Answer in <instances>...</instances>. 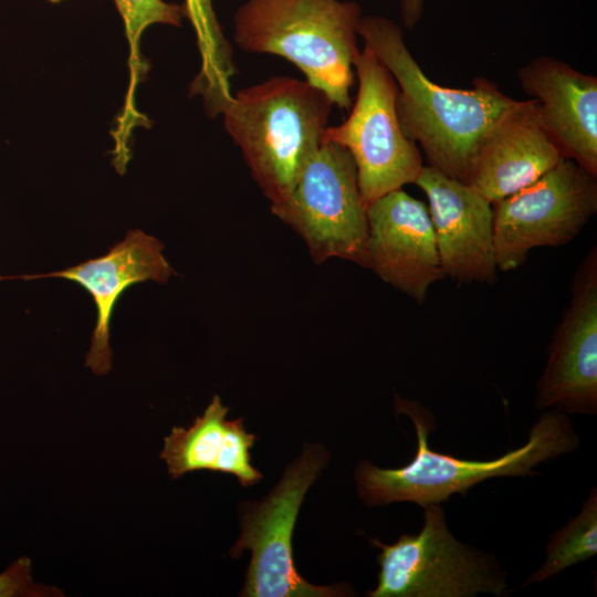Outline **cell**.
Wrapping results in <instances>:
<instances>
[{
    "instance_id": "cell-1",
    "label": "cell",
    "mask_w": 597,
    "mask_h": 597,
    "mask_svg": "<svg viewBox=\"0 0 597 597\" xmlns=\"http://www.w3.org/2000/svg\"><path fill=\"white\" fill-rule=\"evenodd\" d=\"M358 35L395 78L396 112L405 135L425 153L428 166L468 182L486 134L522 101L478 77L469 88L431 81L410 53L400 27L381 15H363Z\"/></svg>"
},
{
    "instance_id": "cell-2",
    "label": "cell",
    "mask_w": 597,
    "mask_h": 597,
    "mask_svg": "<svg viewBox=\"0 0 597 597\" xmlns=\"http://www.w3.org/2000/svg\"><path fill=\"white\" fill-rule=\"evenodd\" d=\"M396 407L416 428L418 449L405 467L383 469L362 460L355 469L359 498L368 506L413 502L422 507L465 494L475 484L498 476L535 474L533 468L575 451L579 439L566 413L545 411L532 427L525 444L492 460H464L439 453L428 446L432 421L419 404L396 397Z\"/></svg>"
},
{
    "instance_id": "cell-3",
    "label": "cell",
    "mask_w": 597,
    "mask_h": 597,
    "mask_svg": "<svg viewBox=\"0 0 597 597\" xmlns=\"http://www.w3.org/2000/svg\"><path fill=\"white\" fill-rule=\"evenodd\" d=\"M362 18L352 0H244L234 12L233 40L244 52L287 60L333 105L349 109Z\"/></svg>"
},
{
    "instance_id": "cell-4",
    "label": "cell",
    "mask_w": 597,
    "mask_h": 597,
    "mask_svg": "<svg viewBox=\"0 0 597 597\" xmlns=\"http://www.w3.org/2000/svg\"><path fill=\"white\" fill-rule=\"evenodd\" d=\"M333 103L307 81L272 76L233 93L221 115L271 205L292 191L323 143Z\"/></svg>"
},
{
    "instance_id": "cell-5",
    "label": "cell",
    "mask_w": 597,
    "mask_h": 597,
    "mask_svg": "<svg viewBox=\"0 0 597 597\" xmlns=\"http://www.w3.org/2000/svg\"><path fill=\"white\" fill-rule=\"evenodd\" d=\"M327 461V451L321 444H306L264 499L239 505L241 532L230 554L239 558L244 549L251 551L240 596L333 597L353 594L345 585L316 586L306 582L293 562L292 534L298 510Z\"/></svg>"
},
{
    "instance_id": "cell-6",
    "label": "cell",
    "mask_w": 597,
    "mask_h": 597,
    "mask_svg": "<svg viewBox=\"0 0 597 597\" xmlns=\"http://www.w3.org/2000/svg\"><path fill=\"white\" fill-rule=\"evenodd\" d=\"M358 90L348 117L327 126L323 140L346 148L368 207L384 195L415 184L425 164L416 143L401 129L396 112L398 86L366 45L354 62Z\"/></svg>"
},
{
    "instance_id": "cell-7",
    "label": "cell",
    "mask_w": 597,
    "mask_h": 597,
    "mask_svg": "<svg viewBox=\"0 0 597 597\" xmlns=\"http://www.w3.org/2000/svg\"><path fill=\"white\" fill-rule=\"evenodd\" d=\"M423 526L402 534L378 555V584L369 597L504 596L506 575L488 554L459 542L449 531L440 503L423 506Z\"/></svg>"
},
{
    "instance_id": "cell-8",
    "label": "cell",
    "mask_w": 597,
    "mask_h": 597,
    "mask_svg": "<svg viewBox=\"0 0 597 597\" xmlns=\"http://www.w3.org/2000/svg\"><path fill=\"white\" fill-rule=\"evenodd\" d=\"M271 211L304 240L316 264L338 258L366 268L367 206L346 148L323 140L292 191Z\"/></svg>"
},
{
    "instance_id": "cell-9",
    "label": "cell",
    "mask_w": 597,
    "mask_h": 597,
    "mask_svg": "<svg viewBox=\"0 0 597 597\" xmlns=\"http://www.w3.org/2000/svg\"><path fill=\"white\" fill-rule=\"evenodd\" d=\"M492 209L496 266L515 270L531 250L564 245L578 235L597 211V176L564 158Z\"/></svg>"
},
{
    "instance_id": "cell-10",
    "label": "cell",
    "mask_w": 597,
    "mask_h": 597,
    "mask_svg": "<svg viewBox=\"0 0 597 597\" xmlns=\"http://www.w3.org/2000/svg\"><path fill=\"white\" fill-rule=\"evenodd\" d=\"M536 408L564 413L597 411V248L576 271L572 300L549 346Z\"/></svg>"
},
{
    "instance_id": "cell-11",
    "label": "cell",
    "mask_w": 597,
    "mask_h": 597,
    "mask_svg": "<svg viewBox=\"0 0 597 597\" xmlns=\"http://www.w3.org/2000/svg\"><path fill=\"white\" fill-rule=\"evenodd\" d=\"M366 268L425 303L429 287L444 277L428 207L397 189L367 207Z\"/></svg>"
},
{
    "instance_id": "cell-12",
    "label": "cell",
    "mask_w": 597,
    "mask_h": 597,
    "mask_svg": "<svg viewBox=\"0 0 597 597\" xmlns=\"http://www.w3.org/2000/svg\"><path fill=\"white\" fill-rule=\"evenodd\" d=\"M415 185L427 196L444 276L493 283L496 261L492 203L472 185L425 165Z\"/></svg>"
},
{
    "instance_id": "cell-13",
    "label": "cell",
    "mask_w": 597,
    "mask_h": 597,
    "mask_svg": "<svg viewBox=\"0 0 597 597\" xmlns=\"http://www.w3.org/2000/svg\"><path fill=\"white\" fill-rule=\"evenodd\" d=\"M163 250L164 244L158 239L139 229H132L102 256L65 270L24 276L25 280L66 279L80 284L92 295L97 313L85 366L94 374L105 375L112 369L109 325L115 304L122 294L137 283H166L174 274Z\"/></svg>"
},
{
    "instance_id": "cell-14",
    "label": "cell",
    "mask_w": 597,
    "mask_h": 597,
    "mask_svg": "<svg viewBox=\"0 0 597 597\" xmlns=\"http://www.w3.org/2000/svg\"><path fill=\"white\" fill-rule=\"evenodd\" d=\"M517 77L563 157L597 176V77L552 56L531 60Z\"/></svg>"
},
{
    "instance_id": "cell-15",
    "label": "cell",
    "mask_w": 597,
    "mask_h": 597,
    "mask_svg": "<svg viewBox=\"0 0 597 597\" xmlns=\"http://www.w3.org/2000/svg\"><path fill=\"white\" fill-rule=\"evenodd\" d=\"M562 159L542 125L536 101H522L483 138L468 184L493 203L534 182Z\"/></svg>"
},
{
    "instance_id": "cell-16",
    "label": "cell",
    "mask_w": 597,
    "mask_h": 597,
    "mask_svg": "<svg viewBox=\"0 0 597 597\" xmlns=\"http://www.w3.org/2000/svg\"><path fill=\"white\" fill-rule=\"evenodd\" d=\"M228 412L229 407L214 395L191 426L171 428L160 458L172 479L203 470L233 474L245 488L262 479L250 462L255 434L245 430L243 418L227 420Z\"/></svg>"
},
{
    "instance_id": "cell-17",
    "label": "cell",
    "mask_w": 597,
    "mask_h": 597,
    "mask_svg": "<svg viewBox=\"0 0 597 597\" xmlns=\"http://www.w3.org/2000/svg\"><path fill=\"white\" fill-rule=\"evenodd\" d=\"M122 17L125 35L128 42V90L122 111L116 118V126L112 130L114 139L113 151L118 156L130 153V139L134 129L138 126L149 127L150 122L140 113L135 104V92L138 84L148 72V64L140 53L143 33L154 24L180 27L186 19L182 4L165 0H113Z\"/></svg>"
},
{
    "instance_id": "cell-18",
    "label": "cell",
    "mask_w": 597,
    "mask_h": 597,
    "mask_svg": "<svg viewBox=\"0 0 597 597\" xmlns=\"http://www.w3.org/2000/svg\"><path fill=\"white\" fill-rule=\"evenodd\" d=\"M213 1L185 0L182 4L200 55V70L190 84V93L202 98L210 117L221 115L231 101V80L237 74L232 45L217 18Z\"/></svg>"
},
{
    "instance_id": "cell-19",
    "label": "cell",
    "mask_w": 597,
    "mask_h": 597,
    "mask_svg": "<svg viewBox=\"0 0 597 597\" xmlns=\"http://www.w3.org/2000/svg\"><path fill=\"white\" fill-rule=\"evenodd\" d=\"M591 489L580 512L563 528L553 533L546 546L545 561L526 585L546 580L562 570L593 557L597 552V492Z\"/></svg>"
},
{
    "instance_id": "cell-20",
    "label": "cell",
    "mask_w": 597,
    "mask_h": 597,
    "mask_svg": "<svg viewBox=\"0 0 597 597\" xmlns=\"http://www.w3.org/2000/svg\"><path fill=\"white\" fill-rule=\"evenodd\" d=\"M426 0H400L399 10L404 25L413 29L425 12Z\"/></svg>"
},
{
    "instance_id": "cell-21",
    "label": "cell",
    "mask_w": 597,
    "mask_h": 597,
    "mask_svg": "<svg viewBox=\"0 0 597 597\" xmlns=\"http://www.w3.org/2000/svg\"><path fill=\"white\" fill-rule=\"evenodd\" d=\"M46 1H49V2H51V3H60V2H62V1H64V0H46Z\"/></svg>"
},
{
    "instance_id": "cell-22",
    "label": "cell",
    "mask_w": 597,
    "mask_h": 597,
    "mask_svg": "<svg viewBox=\"0 0 597 597\" xmlns=\"http://www.w3.org/2000/svg\"><path fill=\"white\" fill-rule=\"evenodd\" d=\"M4 279H6L4 276L0 275V281H2V280H4Z\"/></svg>"
}]
</instances>
